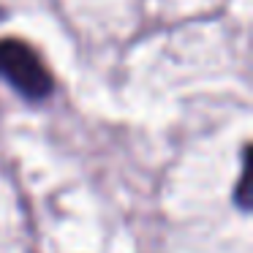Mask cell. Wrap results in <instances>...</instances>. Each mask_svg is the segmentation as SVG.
Returning a JSON list of instances; mask_svg holds the SVG:
<instances>
[{"label": "cell", "mask_w": 253, "mask_h": 253, "mask_svg": "<svg viewBox=\"0 0 253 253\" xmlns=\"http://www.w3.org/2000/svg\"><path fill=\"white\" fill-rule=\"evenodd\" d=\"M0 77L6 79L19 95L30 101H41L52 93L49 68L39 57V52L30 49L19 39H3L0 41Z\"/></svg>", "instance_id": "6da1fadb"}]
</instances>
